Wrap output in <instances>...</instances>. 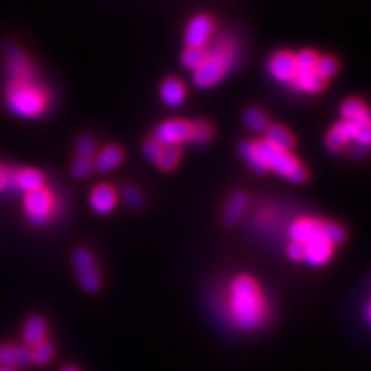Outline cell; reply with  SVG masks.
<instances>
[{"mask_svg": "<svg viewBox=\"0 0 371 371\" xmlns=\"http://www.w3.org/2000/svg\"><path fill=\"white\" fill-rule=\"evenodd\" d=\"M47 320L42 316H31L23 326V342L28 346H37L39 343L45 342L47 337Z\"/></svg>", "mask_w": 371, "mask_h": 371, "instance_id": "cell-16", "label": "cell"}, {"mask_svg": "<svg viewBox=\"0 0 371 371\" xmlns=\"http://www.w3.org/2000/svg\"><path fill=\"white\" fill-rule=\"evenodd\" d=\"M0 371H16V368H10V367H4V368H0Z\"/></svg>", "mask_w": 371, "mask_h": 371, "instance_id": "cell-42", "label": "cell"}, {"mask_svg": "<svg viewBox=\"0 0 371 371\" xmlns=\"http://www.w3.org/2000/svg\"><path fill=\"white\" fill-rule=\"evenodd\" d=\"M365 316H367V324H370V305H367V310H365Z\"/></svg>", "mask_w": 371, "mask_h": 371, "instance_id": "cell-40", "label": "cell"}, {"mask_svg": "<svg viewBox=\"0 0 371 371\" xmlns=\"http://www.w3.org/2000/svg\"><path fill=\"white\" fill-rule=\"evenodd\" d=\"M161 98L164 104L172 107V109H177V107L184 102V98H186V90L183 82L173 78L164 81L161 86Z\"/></svg>", "mask_w": 371, "mask_h": 371, "instance_id": "cell-19", "label": "cell"}, {"mask_svg": "<svg viewBox=\"0 0 371 371\" xmlns=\"http://www.w3.org/2000/svg\"><path fill=\"white\" fill-rule=\"evenodd\" d=\"M348 141L368 147L371 141L370 122H353L343 119L326 136V144L334 152L342 151Z\"/></svg>", "mask_w": 371, "mask_h": 371, "instance_id": "cell-4", "label": "cell"}, {"mask_svg": "<svg viewBox=\"0 0 371 371\" xmlns=\"http://www.w3.org/2000/svg\"><path fill=\"white\" fill-rule=\"evenodd\" d=\"M350 152L353 156H358V158H360V156H364L367 153V147L364 146H360V144H354L351 148H350Z\"/></svg>", "mask_w": 371, "mask_h": 371, "instance_id": "cell-38", "label": "cell"}, {"mask_svg": "<svg viewBox=\"0 0 371 371\" xmlns=\"http://www.w3.org/2000/svg\"><path fill=\"white\" fill-rule=\"evenodd\" d=\"M342 114L345 121L353 122H370V114L367 107L358 99H350V101L343 102Z\"/></svg>", "mask_w": 371, "mask_h": 371, "instance_id": "cell-24", "label": "cell"}, {"mask_svg": "<svg viewBox=\"0 0 371 371\" xmlns=\"http://www.w3.org/2000/svg\"><path fill=\"white\" fill-rule=\"evenodd\" d=\"M212 33V20L206 16H198L186 30V42L191 48H201Z\"/></svg>", "mask_w": 371, "mask_h": 371, "instance_id": "cell-11", "label": "cell"}, {"mask_svg": "<svg viewBox=\"0 0 371 371\" xmlns=\"http://www.w3.org/2000/svg\"><path fill=\"white\" fill-rule=\"evenodd\" d=\"M92 167H93L92 161L78 158L76 161H74L73 167H71V175H73L74 178H78V179L87 178V177L90 175V172H92Z\"/></svg>", "mask_w": 371, "mask_h": 371, "instance_id": "cell-36", "label": "cell"}, {"mask_svg": "<svg viewBox=\"0 0 371 371\" xmlns=\"http://www.w3.org/2000/svg\"><path fill=\"white\" fill-rule=\"evenodd\" d=\"M62 371H79V370L74 368V367H65Z\"/></svg>", "mask_w": 371, "mask_h": 371, "instance_id": "cell-41", "label": "cell"}, {"mask_svg": "<svg viewBox=\"0 0 371 371\" xmlns=\"http://www.w3.org/2000/svg\"><path fill=\"white\" fill-rule=\"evenodd\" d=\"M317 59H319V57L312 52H302L299 56L295 57L297 71H311V70H314Z\"/></svg>", "mask_w": 371, "mask_h": 371, "instance_id": "cell-34", "label": "cell"}, {"mask_svg": "<svg viewBox=\"0 0 371 371\" xmlns=\"http://www.w3.org/2000/svg\"><path fill=\"white\" fill-rule=\"evenodd\" d=\"M269 70L277 81H293L297 73L295 56L291 53H278L271 59Z\"/></svg>", "mask_w": 371, "mask_h": 371, "instance_id": "cell-14", "label": "cell"}, {"mask_svg": "<svg viewBox=\"0 0 371 371\" xmlns=\"http://www.w3.org/2000/svg\"><path fill=\"white\" fill-rule=\"evenodd\" d=\"M73 265L82 290L95 293L101 288V276H99L96 260L92 252L84 249V247L76 249L73 254Z\"/></svg>", "mask_w": 371, "mask_h": 371, "instance_id": "cell-5", "label": "cell"}, {"mask_svg": "<svg viewBox=\"0 0 371 371\" xmlns=\"http://www.w3.org/2000/svg\"><path fill=\"white\" fill-rule=\"evenodd\" d=\"M288 257H290L293 261H300L305 257V246L300 243H291L290 247H288Z\"/></svg>", "mask_w": 371, "mask_h": 371, "instance_id": "cell-37", "label": "cell"}, {"mask_svg": "<svg viewBox=\"0 0 371 371\" xmlns=\"http://www.w3.org/2000/svg\"><path fill=\"white\" fill-rule=\"evenodd\" d=\"M121 195L124 198V201H126L130 208L134 209H141L144 206V196L143 194L138 191V189L131 187V186H126L121 191Z\"/></svg>", "mask_w": 371, "mask_h": 371, "instance_id": "cell-31", "label": "cell"}, {"mask_svg": "<svg viewBox=\"0 0 371 371\" xmlns=\"http://www.w3.org/2000/svg\"><path fill=\"white\" fill-rule=\"evenodd\" d=\"M90 206L99 216H107L117 206V192L107 184L98 186L90 195Z\"/></svg>", "mask_w": 371, "mask_h": 371, "instance_id": "cell-13", "label": "cell"}, {"mask_svg": "<svg viewBox=\"0 0 371 371\" xmlns=\"http://www.w3.org/2000/svg\"><path fill=\"white\" fill-rule=\"evenodd\" d=\"M322 237L331 246L341 245L345 240V230L336 223H322Z\"/></svg>", "mask_w": 371, "mask_h": 371, "instance_id": "cell-27", "label": "cell"}, {"mask_svg": "<svg viewBox=\"0 0 371 371\" xmlns=\"http://www.w3.org/2000/svg\"><path fill=\"white\" fill-rule=\"evenodd\" d=\"M4 56H5L6 74H8V79L11 81V84L35 81L27 56H25L18 47L13 44H6L4 47Z\"/></svg>", "mask_w": 371, "mask_h": 371, "instance_id": "cell-7", "label": "cell"}, {"mask_svg": "<svg viewBox=\"0 0 371 371\" xmlns=\"http://www.w3.org/2000/svg\"><path fill=\"white\" fill-rule=\"evenodd\" d=\"M25 211L31 225L42 226L52 217L53 212V198L45 189H37L27 194L25 198Z\"/></svg>", "mask_w": 371, "mask_h": 371, "instance_id": "cell-6", "label": "cell"}, {"mask_svg": "<svg viewBox=\"0 0 371 371\" xmlns=\"http://www.w3.org/2000/svg\"><path fill=\"white\" fill-rule=\"evenodd\" d=\"M54 356V345L52 342H42L31 350V364L44 367L52 362Z\"/></svg>", "mask_w": 371, "mask_h": 371, "instance_id": "cell-25", "label": "cell"}, {"mask_svg": "<svg viewBox=\"0 0 371 371\" xmlns=\"http://www.w3.org/2000/svg\"><path fill=\"white\" fill-rule=\"evenodd\" d=\"M8 175H10V173H6L5 169L0 167V191H4L8 186Z\"/></svg>", "mask_w": 371, "mask_h": 371, "instance_id": "cell-39", "label": "cell"}, {"mask_svg": "<svg viewBox=\"0 0 371 371\" xmlns=\"http://www.w3.org/2000/svg\"><path fill=\"white\" fill-rule=\"evenodd\" d=\"M192 126L186 121H167L155 130V141L161 146H177L191 139Z\"/></svg>", "mask_w": 371, "mask_h": 371, "instance_id": "cell-8", "label": "cell"}, {"mask_svg": "<svg viewBox=\"0 0 371 371\" xmlns=\"http://www.w3.org/2000/svg\"><path fill=\"white\" fill-rule=\"evenodd\" d=\"M245 124L254 131H265L268 129V119L260 110L251 109L245 113Z\"/></svg>", "mask_w": 371, "mask_h": 371, "instance_id": "cell-28", "label": "cell"}, {"mask_svg": "<svg viewBox=\"0 0 371 371\" xmlns=\"http://www.w3.org/2000/svg\"><path fill=\"white\" fill-rule=\"evenodd\" d=\"M6 105L19 118H35L45 109V96L35 81L11 84L6 95Z\"/></svg>", "mask_w": 371, "mask_h": 371, "instance_id": "cell-2", "label": "cell"}, {"mask_svg": "<svg viewBox=\"0 0 371 371\" xmlns=\"http://www.w3.org/2000/svg\"><path fill=\"white\" fill-rule=\"evenodd\" d=\"M314 71L319 74L322 79L331 78L337 71V62H336V59H333V57H328V56L320 57V59H317V62H316Z\"/></svg>", "mask_w": 371, "mask_h": 371, "instance_id": "cell-30", "label": "cell"}, {"mask_svg": "<svg viewBox=\"0 0 371 371\" xmlns=\"http://www.w3.org/2000/svg\"><path fill=\"white\" fill-rule=\"evenodd\" d=\"M44 175L35 169H23L8 175V186L13 184L22 192H33L44 187Z\"/></svg>", "mask_w": 371, "mask_h": 371, "instance_id": "cell-12", "label": "cell"}, {"mask_svg": "<svg viewBox=\"0 0 371 371\" xmlns=\"http://www.w3.org/2000/svg\"><path fill=\"white\" fill-rule=\"evenodd\" d=\"M238 153H240L242 158L252 170H255L257 173H265L268 170L266 163L263 161L257 147H255V143H247V141L242 143L238 146Z\"/></svg>", "mask_w": 371, "mask_h": 371, "instance_id": "cell-22", "label": "cell"}, {"mask_svg": "<svg viewBox=\"0 0 371 371\" xmlns=\"http://www.w3.org/2000/svg\"><path fill=\"white\" fill-rule=\"evenodd\" d=\"M247 196L243 192H235L230 195L225 206V212H223V223H225L226 226H235L245 216Z\"/></svg>", "mask_w": 371, "mask_h": 371, "instance_id": "cell-18", "label": "cell"}, {"mask_svg": "<svg viewBox=\"0 0 371 371\" xmlns=\"http://www.w3.org/2000/svg\"><path fill=\"white\" fill-rule=\"evenodd\" d=\"M333 246L326 243L324 238L312 242L305 246V257L303 260L308 263L310 266H322L331 259Z\"/></svg>", "mask_w": 371, "mask_h": 371, "instance_id": "cell-17", "label": "cell"}, {"mask_svg": "<svg viewBox=\"0 0 371 371\" xmlns=\"http://www.w3.org/2000/svg\"><path fill=\"white\" fill-rule=\"evenodd\" d=\"M228 65L223 62L218 57L209 56L198 65L194 73V82L201 88H208L216 86L221 78L225 76Z\"/></svg>", "mask_w": 371, "mask_h": 371, "instance_id": "cell-9", "label": "cell"}, {"mask_svg": "<svg viewBox=\"0 0 371 371\" xmlns=\"http://www.w3.org/2000/svg\"><path fill=\"white\" fill-rule=\"evenodd\" d=\"M0 364L4 367H25L31 364V350L19 345L0 346Z\"/></svg>", "mask_w": 371, "mask_h": 371, "instance_id": "cell-15", "label": "cell"}, {"mask_svg": "<svg viewBox=\"0 0 371 371\" xmlns=\"http://www.w3.org/2000/svg\"><path fill=\"white\" fill-rule=\"evenodd\" d=\"M255 147H257L263 161L266 163L268 169H272L274 172H277L278 175L286 177L288 179H291L293 183L297 184H302L308 179L307 169H305L293 155L283 151H278V148L272 147L266 141L255 143Z\"/></svg>", "mask_w": 371, "mask_h": 371, "instance_id": "cell-3", "label": "cell"}, {"mask_svg": "<svg viewBox=\"0 0 371 371\" xmlns=\"http://www.w3.org/2000/svg\"><path fill=\"white\" fill-rule=\"evenodd\" d=\"M229 311L234 324L245 331H252L261 325L266 307L259 285L252 278L242 276L234 280L229 294Z\"/></svg>", "mask_w": 371, "mask_h": 371, "instance_id": "cell-1", "label": "cell"}, {"mask_svg": "<svg viewBox=\"0 0 371 371\" xmlns=\"http://www.w3.org/2000/svg\"><path fill=\"white\" fill-rule=\"evenodd\" d=\"M266 143L278 148V151L288 152L294 146V138L288 130L278 126H272L266 129Z\"/></svg>", "mask_w": 371, "mask_h": 371, "instance_id": "cell-23", "label": "cell"}, {"mask_svg": "<svg viewBox=\"0 0 371 371\" xmlns=\"http://www.w3.org/2000/svg\"><path fill=\"white\" fill-rule=\"evenodd\" d=\"M290 237L294 243H300L303 246L320 240V238H324L322 237V223L314 220L297 221L290 228Z\"/></svg>", "mask_w": 371, "mask_h": 371, "instance_id": "cell-10", "label": "cell"}, {"mask_svg": "<svg viewBox=\"0 0 371 371\" xmlns=\"http://www.w3.org/2000/svg\"><path fill=\"white\" fill-rule=\"evenodd\" d=\"M206 57H208V54H206L204 49L189 47L184 52L183 57H181V62H183V65H184L186 69L195 70L198 65H200L206 59Z\"/></svg>", "mask_w": 371, "mask_h": 371, "instance_id": "cell-29", "label": "cell"}, {"mask_svg": "<svg viewBox=\"0 0 371 371\" xmlns=\"http://www.w3.org/2000/svg\"><path fill=\"white\" fill-rule=\"evenodd\" d=\"M95 152H96V146H95V141L92 138L84 136V138L79 139L78 144H76L78 158L92 161V158L95 156Z\"/></svg>", "mask_w": 371, "mask_h": 371, "instance_id": "cell-32", "label": "cell"}, {"mask_svg": "<svg viewBox=\"0 0 371 371\" xmlns=\"http://www.w3.org/2000/svg\"><path fill=\"white\" fill-rule=\"evenodd\" d=\"M212 135V129L209 124L206 122H198L195 126H192V134H191V139L196 144H204L208 143L211 139Z\"/></svg>", "mask_w": 371, "mask_h": 371, "instance_id": "cell-33", "label": "cell"}, {"mask_svg": "<svg viewBox=\"0 0 371 371\" xmlns=\"http://www.w3.org/2000/svg\"><path fill=\"white\" fill-rule=\"evenodd\" d=\"M122 151L118 146H109L96 156L95 160V169L99 173L112 172L114 167H118L122 161Z\"/></svg>", "mask_w": 371, "mask_h": 371, "instance_id": "cell-20", "label": "cell"}, {"mask_svg": "<svg viewBox=\"0 0 371 371\" xmlns=\"http://www.w3.org/2000/svg\"><path fill=\"white\" fill-rule=\"evenodd\" d=\"M161 151H163V146L158 141H155V139H147L143 146V155L148 163L156 164V161L160 158Z\"/></svg>", "mask_w": 371, "mask_h": 371, "instance_id": "cell-35", "label": "cell"}, {"mask_svg": "<svg viewBox=\"0 0 371 371\" xmlns=\"http://www.w3.org/2000/svg\"><path fill=\"white\" fill-rule=\"evenodd\" d=\"M293 82L297 88L303 90V92H310V93H317L325 87V81L322 79L314 70L297 71Z\"/></svg>", "mask_w": 371, "mask_h": 371, "instance_id": "cell-21", "label": "cell"}, {"mask_svg": "<svg viewBox=\"0 0 371 371\" xmlns=\"http://www.w3.org/2000/svg\"><path fill=\"white\" fill-rule=\"evenodd\" d=\"M179 148L177 146H163L160 158L156 161L161 170H172L179 161Z\"/></svg>", "mask_w": 371, "mask_h": 371, "instance_id": "cell-26", "label": "cell"}]
</instances>
